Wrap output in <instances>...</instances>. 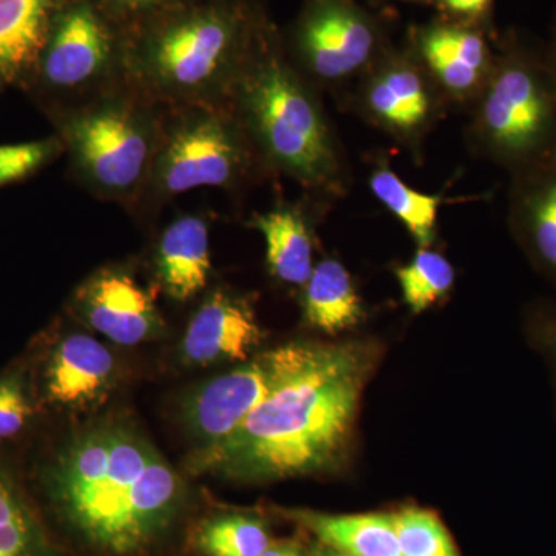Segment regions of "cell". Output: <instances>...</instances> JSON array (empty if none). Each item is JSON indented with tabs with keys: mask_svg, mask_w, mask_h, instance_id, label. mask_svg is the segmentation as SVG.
Segmentation results:
<instances>
[{
	"mask_svg": "<svg viewBox=\"0 0 556 556\" xmlns=\"http://www.w3.org/2000/svg\"><path fill=\"white\" fill-rule=\"evenodd\" d=\"M378 357V346L369 340L298 342L265 402L230 437L190 453L186 468L239 482L332 470L346 456Z\"/></svg>",
	"mask_w": 556,
	"mask_h": 556,
	"instance_id": "1",
	"label": "cell"
},
{
	"mask_svg": "<svg viewBox=\"0 0 556 556\" xmlns=\"http://www.w3.org/2000/svg\"><path fill=\"white\" fill-rule=\"evenodd\" d=\"M46 473L65 525L84 543L112 555L135 554L159 540L188 495L152 442L116 417L68 439Z\"/></svg>",
	"mask_w": 556,
	"mask_h": 556,
	"instance_id": "2",
	"label": "cell"
},
{
	"mask_svg": "<svg viewBox=\"0 0 556 556\" xmlns=\"http://www.w3.org/2000/svg\"><path fill=\"white\" fill-rule=\"evenodd\" d=\"M268 14L254 0H179L124 27V80L160 108L225 104Z\"/></svg>",
	"mask_w": 556,
	"mask_h": 556,
	"instance_id": "3",
	"label": "cell"
},
{
	"mask_svg": "<svg viewBox=\"0 0 556 556\" xmlns=\"http://www.w3.org/2000/svg\"><path fill=\"white\" fill-rule=\"evenodd\" d=\"M228 104L273 175L298 182L328 207L353 185L345 149L320 91L300 75L273 21L266 24L230 91Z\"/></svg>",
	"mask_w": 556,
	"mask_h": 556,
	"instance_id": "4",
	"label": "cell"
},
{
	"mask_svg": "<svg viewBox=\"0 0 556 556\" xmlns=\"http://www.w3.org/2000/svg\"><path fill=\"white\" fill-rule=\"evenodd\" d=\"M492 76L468 110L466 141L508 174L556 155V76L546 50L518 33L495 38Z\"/></svg>",
	"mask_w": 556,
	"mask_h": 556,
	"instance_id": "5",
	"label": "cell"
},
{
	"mask_svg": "<svg viewBox=\"0 0 556 556\" xmlns=\"http://www.w3.org/2000/svg\"><path fill=\"white\" fill-rule=\"evenodd\" d=\"M163 116L127 84L58 112V138L83 188L130 212L152 170Z\"/></svg>",
	"mask_w": 556,
	"mask_h": 556,
	"instance_id": "6",
	"label": "cell"
},
{
	"mask_svg": "<svg viewBox=\"0 0 556 556\" xmlns=\"http://www.w3.org/2000/svg\"><path fill=\"white\" fill-rule=\"evenodd\" d=\"M266 178L269 170L228 102L164 109L155 161L130 212L148 218L189 190L240 192Z\"/></svg>",
	"mask_w": 556,
	"mask_h": 556,
	"instance_id": "7",
	"label": "cell"
},
{
	"mask_svg": "<svg viewBox=\"0 0 556 556\" xmlns=\"http://www.w3.org/2000/svg\"><path fill=\"white\" fill-rule=\"evenodd\" d=\"M285 50L314 89L350 93L394 46L386 16L361 0H305Z\"/></svg>",
	"mask_w": 556,
	"mask_h": 556,
	"instance_id": "8",
	"label": "cell"
},
{
	"mask_svg": "<svg viewBox=\"0 0 556 556\" xmlns=\"http://www.w3.org/2000/svg\"><path fill=\"white\" fill-rule=\"evenodd\" d=\"M123 42L124 28L98 0H67L30 73L62 112L126 84Z\"/></svg>",
	"mask_w": 556,
	"mask_h": 556,
	"instance_id": "9",
	"label": "cell"
},
{
	"mask_svg": "<svg viewBox=\"0 0 556 556\" xmlns=\"http://www.w3.org/2000/svg\"><path fill=\"white\" fill-rule=\"evenodd\" d=\"M348 104L412 153L419 163L424 146L450 110L427 73L404 46H393L357 80Z\"/></svg>",
	"mask_w": 556,
	"mask_h": 556,
	"instance_id": "10",
	"label": "cell"
},
{
	"mask_svg": "<svg viewBox=\"0 0 556 556\" xmlns=\"http://www.w3.org/2000/svg\"><path fill=\"white\" fill-rule=\"evenodd\" d=\"M295 348L298 342L265 351L188 394L181 405L182 422L199 447L217 444L239 430L277 387Z\"/></svg>",
	"mask_w": 556,
	"mask_h": 556,
	"instance_id": "11",
	"label": "cell"
},
{
	"mask_svg": "<svg viewBox=\"0 0 556 556\" xmlns=\"http://www.w3.org/2000/svg\"><path fill=\"white\" fill-rule=\"evenodd\" d=\"M496 36L437 16L412 25L402 46L441 91L448 108L468 112L495 67Z\"/></svg>",
	"mask_w": 556,
	"mask_h": 556,
	"instance_id": "12",
	"label": "cell"
},
{
	"mask_svg": "<svg viewBox=\"0 0 556 556\" xmlns=\"http://www.w3.org/2000/svg\"><path fill=\"white\" fill-rule=\"evenodd\" d=\"M72 308L91 331L116 345L149 342L166 327L155 295L126 266L109 265L91 274L76 289Z\"/></svg>",
	"mask_w": 556,
	"mask_h": 556,
	"instance_id": "13",
	"label": "cell"
},
{
	"mask_svg": "<svg viewBox=\"0 0 556 556\" xmlns=\"http://www.w3.org/2000/svg\"><path fill=\"white\" fill-rule=\"evenodd\" d=\"M265 340L254 303L229 288L208 292L190 318L179 358L189 367L249 361Z\"/></svg>",
	"mask_w": 556,
	"mask_h": 556,
	"instance_id": "14",
	"label": "cell"
},
{
	"mask_svg": "<svg viewBox=\"0 0 556 556\" xmlns=\"http://www.w3.org/2000/svg\"><path fill=\"white\" fill-rule=\"evenodd\" d=\"M510 178L508 228L533 268L556 287V155Z\"/></svg>",
	"mask_w": 556,
	"mask_h": 556,
	"instance_id": "15",
	"label": "cell"
},
{
	"mask_svg": "<svg viewBox=\"0 0 556 556\" xmlns=\"http://www.w3.org/2000/svg\"><path fill=\"white\" fill-rule=\"evenodd\" d=\"M116 371L115 356L104 343L86 332H70L51 353L47 397L58 407L87 412L109 396Z\"/></svg>",
	"mask_w": 556,
	"mask_h": 556,
	"instance_id": "16",
	"label": "cell"
},
{
	"mask_svg": "<svg viewBox=\"0 0 556 556\" xmlns=\"http://www.w3.org/2000/svg\"><path fill=\"white\" fill-rule=\"evenodd\" d=\"M211 225L207 214L189 212L164 226L152 254L156 287L178 303L206 291L212 273Z\"/></svg>",
	"mask_w": 556,
	"mask_h": 556,
	"instance_id": "17",
	"label": "cell"
},
{
	"mask_svg": "<svg viewBox=\"0 0 556 556\" xmlns=\"http://www.w3.org/2000/svg\"><path fill=\"white\" fill-rule=\"evenodd\" d=\"M317 208L325 206L309 199L300 203L281 201L248 219L249 228L262 233L268 273L280 283L302 288L313 274V211Z\"/></svg>",
	"mask_w": 556,
	"mask_h": 556,
	"instance_id": "18",
	"label": "cell"
},
{
	"mask_svg": "<svg viewBox=\"0 0 556 556\" xmlns=\"http://www.w3.org/2000/svg\"><path fill=\"white\" fill-rule=\"evenodd\" d=\"M280 514L316 535L320 544L348 556H402L391 511L334 515L280 508Z\"/></svg>",
	"mask_w": 556,
	"mask_h": 556,
	"instance_id": "19",
	"label": "cell"
},
{
	"mask_svg": "<svg viewBox=\"0 0 556 556\" xmlns=\"http://www.w3.org/2000/svg\"><path fill=\"white\" fill-rule=\"evenodd\" d=\"M67 0H0V83L28 75Z\"/></svg>",
	"mask_w": 556,
	"mask_h": 556,
	"instance_id": "20",
	"label": "cell"
},
{
	"mask_svg": "<svg viewBox=\"0 0 556 556\" xmlns=\"http://www.w3.org/2000/svg\"><path fill=\"white\" fill-rule=\"evenodd\" d=\"M302 309L306 324L328 336L357 327L365 316L356 283L338 258L316 263L302 287Z\"/></svg>",
	"mask_w": 556,
	"mask_h": 556,
	"instance_id": "21",
	"label": "cell"
},
{
	"mask_svg": "<svg viewBox=\"0 0 556 556\" xmlns=\"http://www.w3.org/2000/svg\"><path fill=\"white\" fill-rule=\"evenodd\" d=\"M368 188L375 199L407 229L417 248H433L438 240L439 211L444 195L412 188L386 156L375 161L369 170Z\"/></svg>",
	"mask_w": 556,
	"mask_h": 556,
	"instance_id": "22",
	"label": "cell"
},
{
	"mask_svg": "<svg viewBox=\"0 0 556 556\" xmlns=\"http://www.w3.org/2000/svg\"><path fill=\"white\" fill-rule=\"evenodd\" d=\"M0 556H56L20 486L0 468Z\"/></svg>",
	"mask_w": 556,
	"mask_h": 556,
	"instance_id": "23",
	"label": "cell"
},
{
	"mask_svg": "<svg viewBox=\"0 0 556 556\" xmlns=\"http://www.w3.org/2000/svg\"><path fill=\"white\" fill-rule=\"evenodd\" d=\"M402 300L415 314L444 302L456 283V270L444 254L433 248H417L405 265L394 269Z\"/></svg>",
	"mask_w": 556,
	"mask_h": 556,
	"instance_id": "24",
	"label": "cell"
},
{
	"mask_svg": "<svg viewBox=\"0 0 556 556\" xmlns=\"http://www.w3.org/2000/svg\"><path fill=\"white\" fill-rule=\"evenodd\" d=\"M270 544L265 522L240 514L207 519L197 535V546L206 556H260Z\"/></svg>",
	"mask_w": 556,
	"mask_h": 556,
	"instance_id": "25",
	"label": "cell"
},
{
	"mask_svg": "<svg viewBox=\"0 0 556 556\" xmlns=\"http://www.w3.org/2000/svg\"><path fill=\"white\" fill-rule=\"evenodd\" d=\"M402 556H460L447 527L434 511L404 507L391 511Z\"/></svg>",
	"mask_w": 556,
	"mask_h": 556,
	"instance_id": "26",
	"label": "cell"
},
{
	"mask_svg": "<svg viewBox=\"0 0 556 556\" xmlns=\"http://www.w3.org/2000/svg\"><path fill=\"white\" fill-rule=\"evenodd\" d=\"M64 153L58 137L40 141L0 144V188L21 181Z\"/></svg>",
	"mask_w": 556,
	"mask_h": 556,
	"instance_id": "27",
	"label": "cell"
},
{
	"mask_svg": "<svg viewBox=\"0 0 556 556\" xmlns=\"http://www.w3.org/2000/svg\"><path fill=\"white\" fill-rule=\"evenodd\" d=\"M31 416V404L17 376L0 379V438L20 433Z\"/></svg>",
	"mask_w": 556,
	"mask_h": 556,
	"instance_id": "28",
	"label": "cell"
},
{
	"mask_svg": "<svg viewBox=\"0 0 556 556\" xmlns=\"http://www.w3.org/2000/svg\"><path fill=\"white\" fill-rule=\"evenodd\" d=\"M433 7L442 20L497 35L493 25L495 0H433Z\"/></svg>",
	"mask_w": 556,
	"mask_h": 556,
	"instance_id": "29",
	"label": "cell"
},
{
	"mask_svg": "<svg viewBox=\"0 0 556 556\" xmlns=\"http://www.w3.org/2000/svg\"><path fill=\"white\" fill-rule=\"evenodd\" d=\"M179 0H98L105 13L123 28Z\"/></svg>",
	"mask_w": 556,
	"mask_h": 556,
	"instance_id": "30",
	"label": "cell"
},
{
	"mask_svg": "<svg viewBox=\"0 0 556 556\" xmlns=\"http://www.w3.org/2000/svg\"><path fill=\"white\" fill-rule=\"evenodd\" d=\"M530 329L536 345L551 362L556 378V305H543L533 309Z\"/></svg>",
	"mask_w": 556,
	"mask_h": 556,
	"instance_id": "31",
	"label": "cell"
},
{
	"mask_svg": "<svg viewBox=\"0 0 556 556\" xmlns=\"http://www.w3.org/2000/svg\"><path fill=\"white\" fill-rule=\"evenodd\" d=\"M260 556H303L298 541H277Z\"/></svg>",
	"mask_w": 556,
	"mask_h": 556,
	"instance_id": "32",
	"label": "cell"
},
{
	"mask_svg": "<svg viewBox=\"0 0 556 556\" xmlns=\"http://www.w3.org/2000/svg\"><path fill=\"white\" fill-rule=\"evenodd\" d=\"M546 54L548 62H551V67L554 70L556 76V17L554 22V28H552V39L546 49Z\"/></svg>",
	"mask_w": 556,
	"mask_h": 556,
	"instance_id": "33",
	"label": "cell"
},
{
	"mask_svg": "<svg viewBox=\"0 0 556 556\" xmlns=\"http://www.w3.org/2000/svg\"><path fill=\"white\" fill-rule=\"evenodd\" d=\"M309 556H348L342 554V552L336 551V548L325 546V544H320L311 552Z\"/></svg>",
	"mask_w": 556,
	"mask_h": 556,
	"instance_id": "34",
	"label": "cell"
},
{
	"mask_svg": "<svg viewBox=\"0 0 556 556\" xmlns=\"http://www.w3.org/2000/svg\"><path fill=\"white\" fill-rule=\"evenodd\" d=\"M369 5H383V3L388 2H404V3H420V5H431L433 7V0H368Z\"/></svg>",
	"mask_w": 556,
	"mask_h": 556,
	"instance_id": "35",
	"label": "cell"
}]
</instances>
